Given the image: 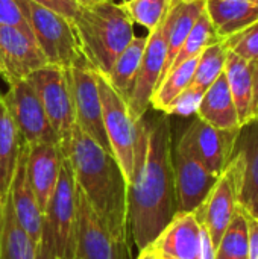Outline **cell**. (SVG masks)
<instances>
[{"label": "cell", "instance_id": "6da1fadb", "mask_svg": "<svg viewBox=\"0 0 258 259\" xmlns=\"http://www.w3.org/2000/svg\"><path fill=\"white\" fill-rule=\"evenodd\" d=\"M176 214L169 115L138 124L135 165L126 188L128 234L138 250L152 244Z\"/></svg>", "mask_w": 258, "mask_h": 259}, {"label": "cell", "instance_id": "7a4b0ae2", "mask_svg": "<svg viewBox=\"0 0 258 259\" xmlns=\"http://www.w3.org/2000/svg\"><path fill=\"white\" fill-rule=\"evenodd\" d=\"M65 156L70 161L75 182L91 208L113 235L126 243L129 237L126 225L128 185L113 153L75 124Z\"/></svg>", "mask_w": 258, "mask_h": 259}, {"label": "cell", "instance_id": "3957f363", "mask_svg": "<svg viewBox=\"0 0 258 259\" xmlns=\"http://www.w3.org/2000/svg\"><path fill=\"white\" fill-rule=\"evenodd\" d=\"M78 47L93 70L106 76L125 47L132 41L134 23L122 3L114 0L79 6L71 20Z\"/></svg>", "mask_w": 258, "mask_h": 259}, {"label": "cell", "instance_id": "277c9868", "mask_svg": "<svg viewBox=\"0 0 258 259\" xmlns=\"http://www.w3.org/2000/svg\"><path fill=\"white\" fill-rule=\"evenodd\" d=\"M49 65L70 68L81 55L73 24L64 15L30 0H17Z\"/></svg>", "mask_w": 258, "mask_h": 259}, {"label": "cell", "instance_id": "5b68a950", "mask_svg": "<svg viewBox=\"0 0 258 259\" xmlns=\"http://www.w3.org/2000/svg\"><path fill=\"white\" fill-rule=\"evenodd\" d=\"M96 79L102 102L105 134L109 143L111 153L116 158L128 185L132 179L135 165V149L138 141L140 120L135 121L132 118L126 100L113 90L105 76L96 71Z\"/></svg>", "mask_w": 258, "mask_h": 259}, {"label": "cell", "instance_id": "8992f818", "mask_svg": "<svg viewBox=\"0 0 258 259\" xmlns=\"http://www.w3.org/2000/svg\"><path fill=\"white\" fill-rule=\"evenodd\" d=\"M243 170L245 156L236 146V152L231 161L217 176L205 200L195 209L199 223L207 229L216 249L234 212L240 206Z\"/></svg>", "mask_w": 258, "mask_h": 259}, {"label": "cell", "instance_id": "52a82bcc", "mask_svg": "<svg viewBox=\"0 0 258 259\" xmlns=\"http://www.w3.org/2000/svg\"><path fill=\"white\" fill-rule=\"evenodd\" d=\"M76 182L68 158L65 156L53 196L43 214L44 228L58 259L76 258Z\"/></svg>", "mask_w": 258, "mask_h": 259}, {"label": "cell", "instance_id": "ba28073f", "mask_svg": "<svg viewBox=\"0 0 258 259\" xmlns=\"http://www.w3.org/2000/svg\"><path fill=\"white\" fill-rule=\"evenodd\" d=\"M27 79L33 83L38 93L47 120L58 137L62 153L67 155L73 127L76 124L67 68L47 64L30 73Z\"/></svg>", "mask_w": 258, "mask_h": 259}, {"label": "cell", "instance_id": "9c48e42d", "mask_svg": "<svg viewBox=\"0 0 258 259\" xmlns=\"http://www.w3.org/2000/svg\"><path fill=\"white\" fill-rule=\"evenodd\" d=\"M67 73L76 124L96 143H99L105 150L111 152L103 127L102 102L99 96L96 71L90 67L84 56L79 55L71 64V67L67 68Z\"/></svg>", "mask_w": 258, "mask_h": 259}, {"label": "cell", "instance_id": "30bf717a", "mask_svg": "<svg viewBox=\"0 0 258 259\" xmlns=\"http://www.w3.org/2000/svg\"><path fill=\"white\" fill-rule=\"evenodd\" d=\"M167 32L169 11L158 23V26L148 35L141 64L132 83V90L126 99V105L135 121L146 115L148 108L151 106L152 94L161 79L167 56Z\"/></svg>", "mask_w": 258, "mask_h": 259}, {"label": "cell", "instance_id": "8fae6325", "mask_svg": "<svg viewBox=\"0 0 258 259\" xmlns=\"http://www.w3.org/2000/svg\"><path fill=\"white\" fill-rule=\"evenodd\" d=\"M15 121L21 140L29 144L55 143L59 144L55 135L38 93L33 83L26 77L9 85L5 94H0Z\"/></svg>", "mask_w": 258, "mask_h": 259}, {"label": "cell", "instance_id": "7c38bea8", "mask_svg": "<svg viewBox=\"0 0 258 259\" xmlns=\"http://www.w3.org/2000/svg\"><path fill=\"white\" fill-rule=\"evenodd\" d=\"M239 132L240 129H217L196 117V120L184 131L178 143L186 147L210 173L219 176L236 152Z\"/></svg>", "mask_w": 258, "mask_h": 259}, {"label": "cell", "instance_id": "4fadbf2b", "mask_svg": "<svg viewBox=\"0 0 258 259\" xmlns=\"http://www.w3.org/2000/svg\"><path fill=\"white\" fill-rule=\"evenodd\" d=\"M76 258L126 259V243L113 235L76 185Z\"/></svg>", "mask_w": 258, "mask_h": 259}, {"label": "cell", "instance_id": "5bb4252c", "mask_svg": "<svg viewBox=\"0 0 258 259\" xmlns=\"http://www.w3.org/2000/svg\"><path fill=\"white\" fill-rule=\"evenodd\" d=\"M47 65L33 35L12 26H0V77L11 85Z\"/></svg>", "mask_w": 258, "mask_h": 259}, {"label": "cell", "instance_id": "9a60e30c", "mask_svg": "<svg viewBox=\"0 0 258 259\" xmlns=\"http://www.w3.org/2000/svg\"><path fill=\"white\" fill-rule=\"evenodd\" d=\"M173 175L176 212L195 211L205 200L217 179L179 143L173 149Z\"/></svg>", "mask_w": 258, "mask_h": 259}, {"label": "cell", "instance_id": "2e32d148", "mask_svg": "<svg viewBox=\"0 0 258 259\" xmlns=\"http://www.w3.org/2000/svg\"><path fill=\"white\" fill-rule=\"evenodd\" d=\"M64 158L65 155L62 153L59 144L55 143H40L33 146L27 144V162H26L27 178L43 214L56 188V182L59 178V170Z\"/></svg>", "mask_w": 258, "mask_h": 259}, {"label": "cell", "instance_id": "e0dca14e", "mask_svg": "<svg viewBox=\"0 0 258 259\" xmlns=\"http://www.w3.org/2000/svg\"><path fill=\"white\" fill-rule=\"evenodd\" d=\"M26 162H27V144L21 140L18 162H17L15 175H14L8 196L11 199L12 209L20 226L38 244L41 240V234H43L44 217L36 202V197L33 194V190L29 184Z\"/></svg>", "mask_w": 258, "mask_h": 259}, {"label": "cell", "instance_id": "ac0fdd59", "mask_svg": "<svg viewBox=\"0 0 258 259\" xmlns=\"http://www.w3.org/2000/svg\"><path fill=\"white\" fill-rule=\"evenodd\" d=\"M152 244L161 256L176 259L199 258L201 223L195 211L176 212Z\"/></svg>", "mask_w": 258, "mask_h": 259}, {"label": "cell", "instance_id": "d6986e66", "mask_svg": "<svg viewBox=\"0 0 258 259\" xmlns=\"http://www.w3.org/2000/svg\"><path fill=\"white\" fill-rule=\"evenodd\" d=\"M258 62H249L237 53L228 50L225 76L228 87L239 114L240 126H245L255 120L254 100H255V82H257Z\"/></svg>", "mask_w": 258, "mask_h": 259}, {"label": "cell", "instance_id": "ffe728a7", "mask_svg": "<svg viewBox=\"0 0 258 259\" xmlns=\"http://www.w3.org/2000/svg\"><path fill=\"white\" fill-rule=\"evenodd\" d=\"M205 12L219 39H228L258 21V0H205Z\"/></svg>", "mask_w": 258, "mask_h": 259}, {"label": "cell", "instance_id": "44dd1931", "mask_svg": "<svg viewBox=\"0 0 258 259\" xmlns=\"http://www.w3.org/2000/svg\"><path fill=\"white\" fill-rule=\"evenodd\" d=\"M196 117L217 129H224V131L242 129L225 71L205 90L201 103L198 106Z\"/></svg>", "mask_w": 258, "mask_h": 259}, {"label": "cell", "instance_id": "7402d4cb", "mask_svg": "<svg viewBox=\"0 0 258 259\" xmlns=\"http://www.w3.org/2000/svg\"><path fill=\"white\" fill-rule=\"evenodd\" d=\"M237 149L245 156L240 206L258 220V118L242 126Z\"/></svg>", "mask_w": 258, "mask_h": 259}, {"label": "cell", "instance_id": "603a6c76", "mask_svg": "<svg viewBox=\"0 0 258 259\" xmlns=\"http://www.w3.org/2000/svg\"><path fill=\"white\" fill-rule=\"evenodd\" d=\"M21 149V137L15 121L0 96V203L6 202L11 184L15 175L18 155Z\"/></svg>", "mask_w": 258, "mask_h": 259}, {"label": "cell", "instance_id": "cb8c5ba5", "mask_svg": "<svg viewBox=\"0 0 258 259\" xmlns=\"http://www.w3.org/2000/svg\"><path fill=\"white\" fill-rule=\"evenodd\" d=\"M146 39L148 36H134L132 41L125 47V50L117 56L109 73L105 76L113 90L117 94H120L125 100L128 99L132 90V83L140 68Z\"/></svg>", "mask_w": 258, "mask_h": 259}, {"label": "cell", "instance_id": "d4e9b609", "mask_svg": "<svg viewBox=\"0 0 258 259\" xmlns=\"http://www.w3.org/2000/svg\"><path fill=\"white\" fill-rule=\"evenodd\" d=\"M196 64H198V56L172 68L167 73V76L155 88L152 99H151V106L166 114L170 103L192 83Z\"/></svg>", "mask_w": 258, "mask_h": 259}, {"label": "cell", "instance_id": "484cf974", "mask_svg": "<svg viewBox=\"0 0 258 259\" xmlns=\"http://www.w3.org/2000/svg\"><path fill=\"white\" fill-rule=\"evenodd\" d=\"M248 214L239 206L217 244L216 259H248Z\"/></svg>", "mask_w": 258, "mask_h": 259}, {"label": "cell", "instance_id": "4316f807", "mask_svg": "<svg viewBox=\"0 0 258 259\" xmlns=\"http://www.w3.org/2000/svg\"><path fill=\"white\" fill-rule=\"evenodd\" d=\"M228 50L230 49L225 39H219L207 46L198 56V64L190 87L205 91L225 71Z\"/></svg>", "mask_w": 258, "mask_h": 259}, {"label": "cell", "instance_id": "83f0119b", "mask_svg": "<svg viewBox=\"0 0 258 259\" xmlns=\"http://www.w3.org/2000/svg\"><path fill=\"white\" fill-rule=\"evenodd\" d=\"M216 41H219V36H217V33H216V30H214V26L211 24V21H210L207 12L204 11V12L201 14V17L196 20V23H195L193 29L190 30L189 36L186 38L184 44L181 46V49H179L176 58H175L173 62H172L170 70L175 68V67H178L179 64H182V62L192 59V58L199 56L201 52H202L207 46H210L211 42H216ZM170 70H169V71H170ZM166 76H167V74H166ZM166 76H164V77H166Z\"/></svg>", "mask_w": 258, "mask_h": 259}, {"label": "cell", "instance_id": "f1b7e54d", "mask_svg": "<svg viewBox=\"0 0 258 259\" xmlns=\"http://www.w3.org/2000/svg\"><path fill=\"white\" fill-rule=\"evenodd\" d=\"M132 23L154 30L170 8L169 0H129L122 3Z\"/></svg>", "mask_w": 258, "mask_h": 259}, {"label": "cell", "instance_id": "f546056e", "mask_svg": "<svg viewBox=\"0 0 258 259\" xmlns=\"http://www.w3.org/2000/svg\"><path fill=\"white\" fill-rule=\"evenodd\" d=\"M225 41L231 52L249 62H258V21Z\"/></svg>", "mask_w": 258, "mask_h": 259}, {"label": "cell", "instance_id": "4dcf8cb0", "mask_svg": "<svg viewBox=\"0 0 258 259\" xmlns=\"http://www.w3.org/2000/svg\"><path fill=\"white\" fill-rule=\"evenodd\" d=\"M205 91H201L198 88H193V87H187L172 103L170 106L167 108L166 111V115H182V117H187V115H192V114H196L198 111V106L201 103V99L204 96Z\"/></svg>", "mask_w": 258, "mask_h": 259}, {"label": "cell", "instance_id": "1f68e13d", "mask_svg": "<svg viewBox=\"0 0 258 259\" xmlns=\"http://www.w3.org/2000/svg\"><path fill=\"white\" fill-rule=\"evenodd\" d=\"M0 26H12L32 35L30 26L17 0H0Z\"/></svg>", "mask_w": 258, "mask_h": 259}, {"label": "cell", "instance_id": "d6a6232c", "mask_svg": "<svg viewBox=\"0 0 258 259\" xmlns=\"http://www.w3.org/2000/svg\"><path fill=\"white\" fill-rule=\"evenodd\" d=\"M30 2H35L41 6H46V8L64 15L70 21L73 20V17L76 15L78 8H79L75 0H30Z\"/></svg>", "mask_w": 258, "mask_h": 259}, {"label": "cell", "instance_id": "836d02e7", "mask_svg": "<svg viewBox=\"0 0 258 259\" xmlns=\"http://www.w3.org/2000/svg\"><path fill=\"white\" fill-rule=\"evenodd\" d=\"M35 259H58L55 250H53V244H52V240L49 237V232L47 229L44 228L43 225V234H41V240L36 246V255Z\"/></svg>", "mask_w": 258, "mask_h": 259}, {"label": "cell", "instance_id": "e575fe53", "mask_svg": "<svg viewBox=\"0 0 258 259\" xmlns=\"http://www.w3.org/2000/svg\"><path fill=\"white\" fill-rule=\"evenodd\" d=\"M248 229H249L248 259H258V220L249 214H248Z\"/></svg>", "mask_w": 258, "mask_h": 259}, {"label": "cell", "instance_id": "d590c367", "mask_svg": "<svg viewBox=\"0 0 258 259\" xmlns=\"http://www.w3.org/2000/svg\"><path fill=\"white\" fill-rule=\"evenodd\" d=\"M198 259H216V247L207 229L202 225H201V244H199V258Z\"/></svg>", "mask_w": 258, "mask_h": 259}, {"label": "cell", "instance_id": "8d00e7d4", "mask_svg": "<svg viewBox=\"0 0 258 259\" xmlns=\"http://www.w3.org/2000/svg\"><path fill=\"white\" fill-rule=\"evenodd\" d=\"M137 259H161V255L158 253V250L154 244H149L144 249L138 250Z\"/></svg>", "mask_w": 258, "mask_h": 259}, {"label": "cell", "instance_id": "74e56055", "mask_svg": "<svg viewBox=\"0 0 258 259\" xmlns=\"http://www.w3.org/2000/svg\"><path fill=\"white\" fill-rule=\"evenodd\" d=\"M78 6H93L97 3H103V2H109V0H75Z\"/></svg>", "mask_w": 258, "mask_h": 259}, {"label": "cell", "instance_id": "f35d334b", "mask_svg": "<svg viewBox=\"0 0 258 259\" xmlns=\"http://www.w3.org/2000/svg\"><path fill=\"white\" fill-rule=\"evenodd\" d=\"M254 114H255V118H258V73H257V82H255V100H254Z\"/></svg>", "mask_w": 258, "mask_h": 259}, {"label": "cell", "instance_id": "ab89813d", "mask_svg": "<svg viewBox=\"0 0 258 259\" xmlns=\"http://www.w3.org/2000/svg\"><path fill=\"white\" fill-rule=\"evenodd\" d=\"M2 209H3V206H2V203H0V229H2Z\"/></svg>", "mask_w": 258, "mask_h": 259}, {"label": "cell", "instance_id": "60d3db41", "mask_svg": "<svg viewBox=\"0 0 258 259\" xmlns=\"http://www.w3.org/2000/svg\"><path fill=\"white\" fill-rule=\"evenodd\" d=\"M170 2V5H175V3H178V2H181V0H169Z\"/></svg>", "mask_w": 258, "mask_h": 259}, {"label": "cell", "instance_id": "b9f144b4", "mask_svg": "<svg viewBox=\"0 0 258 259\" xmlns=\"http://www.w3.org/2000/svg\"><path fill=\"white\" fill-rule=\"evenodd\" d=\"M161 259H176V258H169V256H161Z\"/></svg>", "mask_w": 258, "mask_h": 259}, {"label": "cell", "instance_id": "7bdbcfd3", "mask_svg": "<svg viewBox=\"0 0 258 259\" xmlns=\"http://www.w3.org/2000/svg\"><path fill=\"white\" fill-rule=\"evenodd\" d=\"M125 2H129V0H120V3H125Z\"/></svg>", "mask_w": 258, "mask_h": 259}, {"label": "cell", "instance_id": "ee69618b", "mask_svg": "<svg viewBox=\"0 0 258 259\" xmlns=\"http://www.w3.org/2000/svg\"><path fill=\"white\" fill-rule=\"evenodd\" d=\"M75 259H78V258H75Z\"/></svg>", "mask_w": 258, "mask_h": 259}]
</instances>
